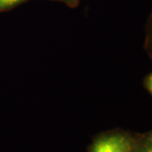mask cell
<instances>
[{
    "instance_id": "6da1fadb",
    "label": "cell",
    "mask_w": 152,
    "mask_h": 152,
    "mask_svg": "<svg viewBox=\"0 0 152 152\" xmlns=\"http://www.w3.org/2000/svg\"><path fill=\"white\" fill-rule=\"evenodd\" d=\"M135 134L116 129L99 134L88 148V152H134Z\"/></svg>"
},
{
    "instance_id": "7a4b0ae2",
    "label": "cell",
    "mask_w": 152,
    "mask_h": 152,
    "mask_svg": "<svg viewBox=\"0 0 152 152\" xmlns=\"http://www.w3.org/2000/svg\"><path fill=\"white\" fill-rule=\"evenodd\" d=\"M134 152H152V129L144 134H135Z\"/></svg>"
},
{
    "instance_id": "3957f363",
    "label": "cell",
    "mask_w": 152,
    "mask_h": 152,
    "mask_svg": "<svg viewBox=\"0 0 152 152\" xmlns=\"http://www.w3.org/2000/svg\"><path fill=\"white\" fill-rule=\"evenodd\" d=\"M144 49L149 58L152 59V11L148 18L145 27Z\"/></svg>"
},
{
    "instance_id": "277c9868",
    "label": "cell",
    "mask_w": 152,
    "mask_h": 152,
    "mask_svg": "<svg viewBox=\"0 0 152 152\" xmlns=\"http://www.w3.org/2000/svg\"><path fill=\"white\" fill-rule=\"evenodd\" d=\"M28 0H0V11L7 10Z\"/></svg>"
},
{
    "instance_id": "5b68a950",
    "label": "cell",
    "mask_w": 152,
    "mask_h": 152,
    "mask_svg": "<svg viewBox=\"0 0 152 152\" xmlns=\"http://www.w3.org/2000/svg\"><path fill=\"white\" fill-rule=\"evenodd\" d=\"M143 86L147 91L152 96V72L145 77L143 80Z\"/></svg>"
},
{
    "instance_id": "8992f818",
    "label": "cell",
    "mask_w": 152,
    "mask_h": 152,
    "mask_svg": "<svg viewBox=\"0 0 152 152\" xmlns=\"http://www.w3.org/2000/svg\"><path fill=\"white\" fill-rule=\"evenodd\" d=\"M58 1H61L63 3H65L69 6H75L80 0H58Z\"/></svg>"
}]
</instances>
